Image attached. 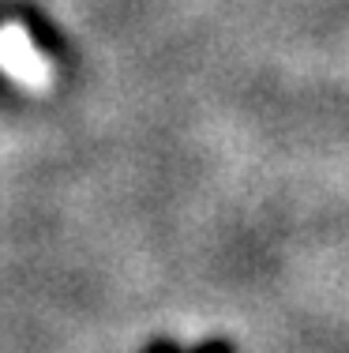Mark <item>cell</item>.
Returning <instances> with one entry per match:
<instances>
[{"label": "cell", "mask_w": 349, "mask_h": 353, "mask_svg": "<svg viewBox=\"0 0 349 353\" xmlns=\"http://www.w3.org/2000/svg\"><path fill=\"white\" fill-rule=\"evenodd\" d=\"M0 61H4L8 72H15L19 79H30V83L45 79V72H49L45 57H38V49L30 46V38L19 27H8L0 34Z\"/></svg>", "instance_id": "6da1fadb"}, {"label": "cell", "mask_w": 349, "mask_h": 353, "mask_svg": "<svg viewBox=\"0 0 349 353\" xmlns=\"http://www.w3.org/2000/svg\"><path fill=\"white\" fill-rule=\"evenodd\" d=\"M147 353H233V350H229V342H203L195 350H180L177 342H154Z\"/></svg>", "instance_id": "7a4b0ae2"}]
</instances>
